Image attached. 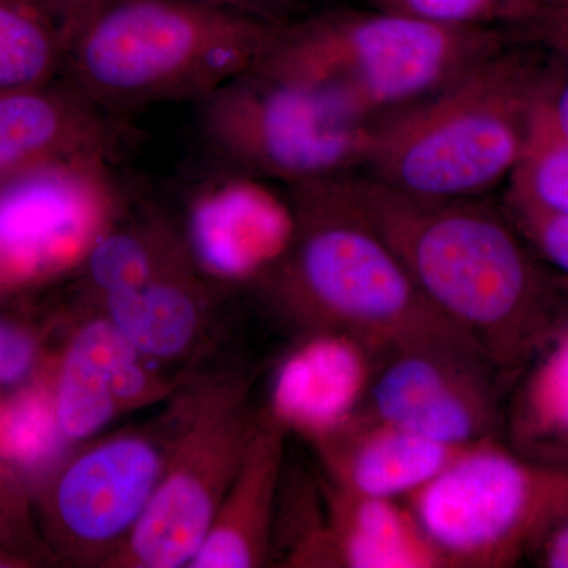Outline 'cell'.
<instances>
[{"mask_svg": "<svg viewBox=\"0 0 568 568\" xmlns=\"http://www.w3.org/2000/svg\"><path fill=\"white\" fill-rule=\"evenodd\" d=\"M327 487V521L302 549L298 566L446 568L409 507Z\"/></svg>", "mask_w": 568, "mask_h": 568, "instance_id": "cell-17", "label": "cell"}, {"mask_svg": "<svg viewBox=\"0 0 568 568\" xmlns=\"http://www.w3.org/2000/svg\"><path fill=\"white\" fill-rule=\"evenodd\" d=\"M59 74L58 24L28 0H0V91L44 84Z\"/></svg>", "mask_w": 568, "mask_h": 568, "instance_id": "cell-20", "label": "cell"}, {"mask_svg": "<svg viewBox=\"0 0 568 568\" xmlns=\"http://www.w3.org/2000/svg\"><path fill=\"white\" fill-rule=\"evenodd\" d=\"M209 6L237 11L256 20L282 26L304 17L310 0H197Z\"/></svg>", "mask_w": 568, "mask_h": 568, "instance_id": "cell-28", "label": "cell"}, {"mask_svg": "<svg viewBox=\"0 0 568 568\" xmlns=\"http://www.w3.org/2000/svg\"><path fill=\"white\" fill-rule=\"evenodd\" d=\"M33 7L43 11L58 24L59 18L62 17L63 10L69 6L70 0H28Z\"/></svg>", "mask_w": 568, "mask_h": 568, "instance_id": "cell-30", "label": "cell"}, {"mask_svg": "<svg viewBox=\"0 0 568 568\" xmlns=\"http://www.w3.org/2000/svg\"><path fill=\"white\" fill-rule=\"evenodd\" d=\"M256 424L242 383L215 384L179 413L173 446L151 503L106 567H190Z\"/></svg>", "mask_w": 568, "mask_h": 568, "instance_id": "cell-8", "label": "cell"}, {"mask_svg": "<svg viewBox=\"0 0 568 568\" xmlns=\"http://www.w3.org/2000/svg\"><path fill=\"white\" fill-rule=\"evenodd\" d=\"M495 369L474 355L444 347L386 354L369 384V413L448 446L496 439L500 409Z\"/></svg>", "mask_w": 568, "mask_h": 568, "instance_id": "cell-11", "label": "cell"}, {"mask_svg": "<svg viewBox=\"0 0 568 568\" xmlns=\"http://www.w3.org/2000/svg\"><path fill=\"white\" fill-rule=\"evenodd\" d=\"M179 424V417H178ZM129 429L78 452L47 496L55 549L82 566L106 567L151 503L175 435Z\"/></svg>", "mask_w": 568, "mask_h": 568, "instance_id": "cell-10", "label": "cell"}, {"mask_svg": "<svg viewBox=\"0 0 568 568\" xmlns=\"http://www.w3.org/2000/svg\"><path fill=\"white\" fill-rule=\"evenodd\" d=\"M406 499L446 568L514 567L568 514V462L488 439Z\"/></svg>", "mask_w": 568, "mask_h": 568, "instance_id": "cell-6", "label": "cell"}, {"mask_svg": "<svg viewBox=\"0 0 568 568\" xmlns=\"http://www.w3.org/2000/svg\"><path fill=\"white\" fill-rule=\"evenodd\" d=\"M517 39L377 7L331 10L278 26L253 70L320 92L372 126Z\"/></svg>", "mask_w": 568, "mask_h": 568, "instance_id": "cell-5", "label": "cell"}, {"mask_svg": "<svg viewBox=\"0 0 568 568\" xmlns=\"http://www.w3.org/2000/svg\"><path fill=\"white\" fill-rule=\"evenodd\" d=\"M345 182L429 304L495 372H521L568 334V276L534 252L503 207L484 196H413L357 173Z\"/></svg>", "mask_w": 568, "mask_h": 568, "instance_id": "cell-1", "label": "cell"}, {"mask_svg": "<svg viewBox=\"0 0 568 568\" xmlns=\"http://www.w3.org/2000/svg\"><path fill=\"white\" fill-rule=\"evenodd\" d=\"M200 104V133L220 166L287 186L357 173L372 126L320 92L250 69Z\"/></svg>", "mask_w": 568, "mask_h": 568, "instance_id": "cell-7", "label": "cell"}, {"mask_svg": "<svg viewBox=\"0 0 568 568\" xmlns=\"http://www.w3.org/2000/svg\"><path fill=\"white\" fill-rule=\"evenodd\" d=\"M373 7L459 29L523 31L558 0H372Z\"/></svg>", "mask_w": 568, "mask_h": 568, "instance_id": "cell-21", "label": "cell"}, {"mask_svg": "<svg viewBox=\"0 0 568 568\" xmlns=\"http://www.w3.org/2000/svg\"><path fill=\"white\" fill-rule=\"evenodd\" d=\"M504 212L534 252L559 274L568 276V216L506 193Z\"/></svg>", "mask_w": 568, "mask_h": 568, "instance_id": "cell-24", "label": "cell"}, {"mask_svg": "<svg viewBox=\"0 0 568 568\" xmlns=\"http://www.w3.org/2000/svg\"><path fill=\"white\" fill-rule=\"evenodd\" d=\"M276 28L197 0H70L59 77L114 114L201 103L253 69Z\"/></svg>", "mask_w": 568, "mask_h": 568, "instance_id": "cell-3", "label": "cell"}, {"mask_svg": "<svg viewBox=\"0 0 568 568\" xmlns=\"http://www.w3.org/2000/svg\"><path fill=\"white\" fill-rule=\"evenodd\" d=\"M112 118L65 80L0 91V182L59 156H118L123 129Z\"/></svg>", "mask_w": 568, "mask_h": 568, "instance_id": "cell-15", "label": "cell"}, {"mask_svg": "<svg viewBox=\"0 0 568 568\" xmlns=\"http://www.w3.org/2000/svg\"><path fill=\"white\" fill-rule=\"evenodd\" d=\"M528 559L536 567L568 568V514L545 534Z\"/></svg>", "mask_w": 568, "mask_h": 568, "instance_id": "cell-29", "label": "cell"}, {"mask_svg": "<svg viewBox=\"0 0 568 568\" xmlns=\"http://www.w3.org/2000/svg\"><path fill=\"white\" fill-rule=\"evenodd\" d=\"M345 175L290 186L294 239L254 286L305 334L342 332L379 357L444 347L487 362L469 336L429 304L413 276L362 215Z\"/></svg>", "mask_w": 568, "mask_h": 568, "instance_id": "cell-2", "label": "cell"}, {"mask_svg": "<svg viewBox=\"0 0 568 568\" xmlns=\"http://www.w3.org/2000/svg\"><path fill=\"white\" fill-rule=\"evenodd\" d=\"M551 65L537 44L510 41L373 123L361 174L413 196H484L521 163Z\"/></svg>", "mask_w": 568, "mask_h": 568, "instance_id": "cell-4", "label": "cell"}, {"mask_svg": "<svg viewBox=\"0 0 568 568\" xmlns=\"http://www.w3.org/2000/svg\"><path fill=\"white\" fill-rule=\"evenodd\" d=\"M313 446L328 484L354 495L395 500L425 487L470 447L414 435L368 409L313 440Z\"/></svg>", "mask_w": 568, "mask_h": 568, "instance_id": "cell-16", "label": "cell"}, {"mask_svg": "<svg viewBox=\"0 0 568 568\" xmlns=\"http://www.w3.org/2000/svg\"><path fill=\"white\" fill-rule=\"evenodd\" d=\"M11 510V500L9 485L0 477V534L9 525V515Z\"/></svg>", "mask_w": 568, "mask_h": 568, "instance_id": "cell-31", "label": "cell"}, {"mask_svg": "<svg viewBox=\"0 0 568 568\" xmlns=\"http://www.w3.org/2000/svg\"><path fill=\"white\" fill-rule=\"evenodd\" d=\"M63 439L52 390L32 388L0 410V457L22 467L43 466Z\"/></svg>", "mask_w": 568, "mask_h": 568, "instance_id": "cell-22", "label": "cell"}, {"mask_svg": "<svg viewBox=\"0 0 568 568\" xmlns=\"http://www.w3.org/2000/svg\"><path fill=\"white\" fill-rule=\"evenodd\" d=\"M551 59L536 118L549 133L568 144V67Z\"/></svg>", "mask_w": 568, "mask_h": 568, "instance_id": "cell-26", "label": "cell"}, {"mask_svg": "<svg viewBox=\"0 0 568 568\" xmlns=\"http://www.w3.org/2000/svg\"><path fill=\"white\" fill-rule=\"evenodd\" d=\"M118 156H59L0 182V293L81 271L121 215Z\"/></svg>", "mask_w": 568, "mask_h": 568, "instance_id": "cell-9", "label": "cell"}, {"mask_svg": "<svg viewBox=\"0 0 568 568\" xmlns=\"http://www.w3.org/2000/svg\"><path fill=\"white\" fill-rule=\"evenodd\" d=\"M99 301L102 315L149 361L189 357L201 346L211 320V293L189 252L140 286Z\"/></svg>", "mask_w": 568, "mask_h": 568, "instance_id": "cell-19", "label": "cell"}, {"mask_svg": "<svg viewBox=\"0 0 568 568\" xmlns=\"http://www.w3.org/2000/svg\"><path fill=\"white\" fill-rule=\"evenodd\" d=\"M556 6H562L566 7V9H568V0H558V3H556Z\"/></svg>", "mask_w": 568, "mask_h": 568, "instance_id": "cell-32", "label": "cell"}, {"mask_svg": "<svg viewBox=\"0 0 568 568\" xmlns=\"http://www.w3.org/2000/svg\"><path fill=\"white\" fill-rule=\"evenodd\" d=\"M149 362L106 316L82 324L63 349L52 386L63 439H88L122 414L170 394L173 384Z\"/></svg>", "mask_w": 568, "mask_h": 568, "instance_id": "cell-13", "label": "cell"}, {"mask_svg": "<svg viewBox=\"0 0 568 568\" xmlns=\"http://www.w3.org/2000/svg\"><path fill=\"white\" fill-rule=\"evenodd\" d=\"M39 358V345L24 328L0 321V384L9 386L24 379Z\"/></svg>", "mask_w": 568, "mask_h": 568, "instance_id": "cell-25", "label": "cell"}, {"mask_svg": "<svg viewBox=\"0 0 568 568\" xmlns=\"http://www.w3.org/2000/svg\"><path fill=\"white\" fill-rule=\"evenodd\" d=\"M286 436V429L267 413L257 417L241 466L190 567L252 568L267 564Z\"/></svg>", "mask_w": 568, "mask_h": 568, "instance_id": "cell-18", "label": "cell"}, {"mask_svg": "<svg viewBox=\"0 0 568 568\" xmlns=\"http://www.w3.org/2000/svg\"><path fill=\"white\" fill-rule=\"evenodd\" d=\"M507 183L506 193L568 216V144L536 118L525 156Z\"/></svg>", "mask_w": 568, "mask_h": 568, "instance_id": "cell-23", "label": "cell"}, {"mask_svg": "<svg viewBox=\"0 0 568 568\" xmlns=\"http://www.w3.org/2000/svg\"><path fill=\"white\" fill-rule=\"evenodd\" d=\"M377 355L342 332H310L276 368L267 414L286 432L320 439L361 409Z\"/></svg>", "mask_w": 568, "mask_h": 568, "instance_id": "cell-14", "label": "cell"}, {"mask_svg": "<svg viewBox=\"0 0 568 568\" xmlns=\"http://www.w3.org/2000/svg\"><path fill=\"white\" fill-rule=\"evenodd\" d=\"M267 183L220 166L189 193L179 231L205 280L254 284L290 248L293 205Z\"/></svg>", "mask_w": 568, "mask_h": 568, "instance_id": "cell-12", "label": "cell"}, {"mask_svg": "<svg viewBox=\"0 0 568 568\" xmlns=\"http://www.w3.org/2000/svg\"><path fill=\"white\" fill-rule=\"evenodd\" d=\"M519 39L537 44L556 61L568 67V9L552 6L518 33Z\"/></svg>", "mask_w": 568, "mask_h": 568, "instance_id": "cell-27", "label": "cell"}]
</instances>
